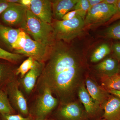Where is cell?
Listing matches in <instances>:
<instances>
[{"mask_svg":"<svg viewBox=\"0 0 120 120\" xmlns=\"http://www.w3.org/2000/svg\"><path fill=\"white\" fill-rule=\"evenodd\" d=\"M67 43L55 41L38 79L40 87L49 88L61 104L72 101L83 82L82 57Z\"/></svg>","mask_w":120,"mask_h":120,"instance_id":"1","label":"cell"},{"mask_svg":"<svg viewBox=\"0 0 120 120\" xmlns=\"http://www.w3.org/2000/svg\"><path fill=\"white\" fill-rule=\"evenodd\" d=\"M19 28L34 40L44 45L52 46L56 41L52 23L42 21L29 9L27 10L26 21Z\"/></svg>","mask_w":120,"mask_h":120,"instance_id":"2","label":"cell"},{"mask_svg":"<svg viewBox=\"0 0 120 120\" xmlns=\"http://www.w3.org/2000/svg\"><path fill=\"white\" fill-rule=\"evenodd\" d=\"M52 24L56 41L68 43L79 35L85 26L84 20L79 15L68 20H55Z\"/></svg>","mask_w":120,"mask_h":120,"instance_id":"3","label":"cell"},{"mask_svg":"<svg viewBox=\"0 0 120 120\" xmlns=\"http://www.w3.org/2000/svg\"><path fill=\"white\" fill-rule=\"evenodd\" d=\"M41 92L36 98L30 114L35 120H45L58 105V100L54 97L47 87H41Z\"/></svg>","mask_w":120,"mask_h":120,"instance_id":"4","label":"cell"},{"mask_svg":"<svg viewBox=\"0 0 120 120\" xmlns=\"http://www.w3.org/2000/svg\"><path fill=\"white\" fill-rule=\"evenodd\" d=\"M116 11V6L103 2L97 4L89 9L84 19L85 26H97L109 22Z\"/></svg>","mask_w":120,"mask_h":120,"instance_id":"5","label":"cell"},{"mask_svg":"<svg viewBox=\"0 0 120 120\" xmlns=\"http://www.w3.org/2000/svg\"><path fill=\"white\" fill-rule=\"evenodd\" d=\"M52 46L34 41L27 34L25 45L14 53L31 57L39 62L45 63L49 57Z\"/></svg>","mask_w":120,"mask_h":120,"instance_id":"6","label":"cell"},{"mask_svg":"<svg viewBox=\"0 0 120 120\" xmlns=\"http://www.w3.org/2000/svg\"><path fill=\"white\" fill-rule=\"evenodd\" d=\"M19 82L16 77L7 84L5 91L13 109L20 115L27 116L30 111L26 100L19 89Z\"/></svg>","mask_w":120,"mask_h":120,"instance_id":"7","label":"cell"},{"mask_svg":"<svg viewBox=\"0 0 120 120\" xmlns=\"http://www.w3.org/2000/svg\"><path fill=\"white\" fill-rule=\"evenodd\" d=\"M27 9L19 3H14L1 15L2 22L11 26L20 27L26 21Z\"/></svg>","mask_w":120,"mask_h":120,"instance_id":"8","label":"cell"},{"mask_svg":"<svg viewBox=\"0 0 120 120\" xmlns=\"http://www.w3.org/2000/svg\"><path fill=\"white\" fill-rule=\"evenodd\" d=\"M56 114L59 120H84L86 118V114L77 102L61 104Z\"/></svg>","mask_w":120,"mask_h":120,"instance_id":"9","label":"cell"},{"mask_svg":"<svg viewBox=\"0 0 120 120\" xmlns=\"http://www.w3.org/2000/svg\"><path fill=\"white\" fill-rule=\"evenodd\" d=\"M45 65V63L39 62L35 60L32 68L23 78L20 79V84H21L27 94H30L34 88L37 80L40 77Z\"/></svg>","mask_w":120,"mask_h":120,"instance_id":"10","label":"cell"},{"mask_svg":"<svg viewBox=\"0 0 120 120\" xmlns=\"http://www.w3.org/2000/svg\"><path fill=\"white\" fill-rule=\"evenodd\" d=\"M30 10L42 21L47 23H52V0H31Z\"/></svg>","mask_w":120,"mask_h":120,"instance_id":"11","label":"cell"},{"mask_svg":"<svg viewBox=\"0 0 120 120\" xmlns=\"http://www.w3.org/2000/svg\"><path fill=\"white\" fill-rule=\"evenodd\" d=\"M77 92L80 101L83 104L86 113L88 115H93L98 112L101 105L89 94L83 82L80 86Z\"/></svg>","mask_w":120,"mask_h":120,"instance_id":"12","label":"cell"},{"mask_svg":"<svg viewBox=\"0 0 120 120\" xmlns=\"http://www.w3.org/2000/svg\"><path fill=\"white\" fill-rule=\"evenodd\" d=\"M103 117L106 120H120V98L114 95L109 98L102 106Z\"/></svg>","mask_w":120,"mask_h":120,"instance_id":"13","label":"cell"},{"mask_svg":"<svg viewBox=\"0 0 120 120\" xmlns=\"http://www.w3.org/2000/svg\"><path fill=\"white\" fill-rule=\"evenodd\" d=\"M78 0H52V18L55 20H62L65 14L73 11Z\"/></svg>","mask_w":120,"mask_h":120,"instance_id":"14","label":"cell"},{"mask_svg":"<svg viewBox=\"0 0 120 120\" xmlns=\"http://www.w3.org/2000/svg\"><path fill=\"white\" fill-rule=\"evenodd\" d=\"M22 29L13 28L0 24V44L13 51V46Z\"/></svg>","mask_w":120,"mask_h":120,"instance_id":"15","label":"cell"},{"mask_svg":"<svg viewBox=\"0 0 120 120\" xmlns=\"http://www.w3.org/2000/svg\"><path fill=\"white\" fill-rule=\"evenodd\" d=\"M85 85L90 95L102 106L109 98V93L90 78L86 79Z\"/></svg>","mask_w":120,"mask_h":120,"instance_id":"16","label":"cell"},{"mask_svg":"<svg viewBox=\"0 0 120 120\" xmlns=\"http://www.w3.org/2000/svg\"><path fill=\"white\" fill-rule=\"evenodd\" d=\"M118 61L116 58H105L96 65L95 68L102 75L109 76L118 72Z\"/></svg>","mask_w":120,"mask_h":120,"instance_id":"17","label":"cell"},{"mask_svg":"<svg viewBox=\"0 0 120 120\" xmlns=\"http://www.w3.org/2000/svg\"><path fill=\"white\" fill-rule=\"evenodd\" d=\"M101 83L107 91L111 90L120 91V75L117 73L109 76L102 75Z\"/></svg>","mask_w":120,"mask_h":120,"instance_id":"18","label":"cell"},{"mask_svg":"<svg viewBox=\"0 0 120 120\" xmlns=\"http://www.w3.org/2000/svg\"><path fill=\"white\" fill-rule=\"evenodd\" d=\"M15 69L8 64L0 62V87L16 77Z\"/></svg>","mask_w":120,"mask_h":120,"instance_id":"19","label":"cell"},{"mask_svg":"<svg viewBox=\"0 0 120 120\" xmlns=\"http://www.w3.org/2000/svg\"><path fill=\"white\" fill-rule=\"evenodd\" d=\"M111 48L106 43H103L95 50L90 56V61L97 62L102 60L111 52Z\"/></svg>","mask_w":120,"mask_h":120,"instance_id":"20","label":"cell"},{"mask_svg":"<svg viewBox=\"0 0 120 120\" xmlns=\"http://www.w3.org/2000/svg\"><path fill=\"white\" fill-rule=\"evenodd\" d=\"M15 112L9 102L7 92L0 90V114H14Z\"/></svg>","mask_w":120,"mask_h":120,"instance_id":"21","label":"cell"},{"mask_svg":"<svg viewBox=\"0 0 120 120\" xmlns=\"http://www.w3.org/2000/svg\"><path fill=\"white\" fill-rule=\"evenodd\" d=\"M35 60L31 57H28L24 61L18 68L15 69L16 75H20V78H23L25 75L32 68L34 64Z\"/></svg>","mask_w":120,"mask_h":120,"instance_id":"22","label":"cell"},{"mask_svg":"<svg viewBox=\"0 0 120 120\" xmlns=\"http://www.w3.org/2000/svg\"><path fill=\"white\" fill-rule=\"evenodd\" d=\"M24 56L19 54L9 52L0 47V59L6 60L13 64H16L20 61Z\"/></svg>","mask_w":120,"mask_h":120,"instance_id":"23","label":"cell"},{"mask_svg":"<svg viewBox=\"0 0 120 120\" xmlns=\"http://www.w3.org/2000/svg\"><path fill=\"white\" fill-rule=\"evenodd\" d=\"M90 8L88 0H78L75 5L74 10L76 11L77 15L84 20Z\"/></svg>","mask_w":120,"mask_h":120,"instance_id":"24","label":"cell"},{"mask_svg":"<svg viewBox=\"0 0 120 120\" xmlns=\"http://www.w3.org/2000/svg\"><path fill=\"white\" fill-rule=\"evenodd\" d=\"M105 34L109 38L120 40V20L109 27L105 30Z\"/></svg>","mask_w":120,"mask_h":120,"instance_id":"25","label":"cell"},{"mask_svg":"<svg viewBox=\"0 0 120 120\" xmlns=\"http://www.w3.org/2000/svg\"><path fill=\"white\" fill-rule=\"evenodd\" d=\"M27 34L23 30H21L18 34L17 39L13 46L14 52L22 49L25 45L26 40Z\"/></svg>","mask_w":120,"mask_h":120,"instance_id":"26","label":"cell"},{"mask_svg":"<svg viewBox=\"0 0 120 120\" xmlns=\"http://www.w3.org/2000/svg\"><path fill=\"white\" fill-rule=\"evenodd\" d=\"M0 120H35L30 114L25 117L19 114H0Z\"/></svg>","mask_w":120,"mask_h":120,"instance_id":"27","label":"cell"},{"mask_svg":"<svg viewBox=\"0 0 120 120\" xmlns=\"http://www.w3.org/2000/svg\"><path fill=\"white\" fill-rule=\"evenodd\" d=\"M114 56L118 61L120 60V43L113 44L112 47Z\"/></svg>","mask_w":120,"mask_h":120,"instance_id":"28","label":"cell"},{"mask_svg":"<svg viewBox=\"0 0 120 120\" xmlns=\"http://www.w3.org/2000/svg\"><path fill=\"white\" fill-rule=\"evenodd\" d=\"M14 3H10L7 1V0H0V15L8 8Z\"/></svg>","mask_w":120,"mask_h":120,"instance_id":"29","label":"cell"},{"mask_svg":"<svg viewBox=\"0 0 120 120\" xmlns=\"http://www.w3.org/2000/svg\"><path fill=\"white\" fill-rule=\"evenodd\" d=\"M77 12L75 10L71 11L68 12L62 17V20H68L72 19L77 16Z\"/></svg>","mask_w":120,"mask_h":120,"instance_id":"30","label":"cell"},{"mask_svg":"<svg viewBox=\"0 0 120 120\" xmlns=\"http://www.w3.org/2000/svg\"><path fill=\"white\" fill-rule=\"evenodd\" d=\"M116 7L117 8L116 12L110 20L111 22L120 19V0H118Z\"/></svg>","mask_w":120,"mask_h":120,"instance_id":"31","label":"cell"},{"mask_svg":"<svg viewBox=\"0 0 120 120\" xmlns=\"http://www.w3.org/2000/svg\"><path fill=\"white\" fill-rule=\"evenodd\" d=\"M31 2V0H20L19 4L30 10Z\"/></svg>","mask_w":120,"mask_h":120,"instance_id":"32","label":"cell"},{"mask_svg":"<svg viewBox=\"0 0 120 120\" xmlns=\"http://www.w3.org/2000/svg\"><path fill=\"white\" fill-rule=\"evenodd\" d=\"M88 1L90 8L97 4L102 3L103 2V0H88Z\"/></svg>","mask_w":120,"mask_h":120,"instance_id":"33","label":"cell"},{"mask_svg":"<svg viewBox=\"0 0 120 120\" xmlns=\"http://www.w3.org/2000/svg\"><path fill=\"white\" fill-rule=\"evenodd\" d=\"M118 0H103L102 2L106 4L116 6Z\"/></svg>","mask_w":120,"mask_h":120,"instance_id":"34","label":"cell"},{"mask_svg":"<svg viewBox=\"0 0 120 120\" xmlns=\"http://www.w3.org/2000/svg\"><path fill=\"white\" fill-rule=\"evenodd\" d=\"M109 94H112L116 95L120 98V91L114 90H111L108 91Z\"/></svg>","mask_w":120,"mask_h":120,"instance_id":"35","label":"cell"},{"mask_svg":"<svg viewBox=\"0 0 120 120\" xmlns=\"http://www.w3.org/2000/svg\"><path fill=\"white\" fill-rule=\"evenodd\" d=\"M120 75V64H119V68H118V72Z\"/></svg>","mask_w":120,"mask_h":120,"instance_id":"36","label":"cell"},{"mask_svg":"<svg viewBox=\"0 0 120 120\" xmlns=\"http://www.w3.org/2000/svg\"><path fill=\"white\" fill-rule=\"evenodd\" d=\"M105 120V119H102V120Z\"/></svg>","mask_w":120,"mask_h":120,"instance_id":"37","label":"cell"},{"mask_svg":"<svg viewBox=\"0 0 120 120\" xmlns=\"http://www.w3.org/2000/svg\"></svg>","mask_w":120,"mask_h":120,"instance_id":"38","label":"cell"},{"mask_svg":"<svg viewBox=\"0 0 120 120\" xmlns=\"http://www.w3.org/2000/svg\"></svg>","mask_w":120,"mask_h":120,"instance_id":"39","label":"cell"}]
</instances>
